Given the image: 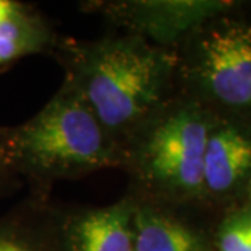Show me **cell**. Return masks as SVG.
I'll use <instances>...</instances> for the list:
<instances>
[{"label":"cell","instance_id":"obj_4","mask_svg":"<svg viewBox=\"0 0 251 251\" xmlns=\"http://www.w3.org/2000/svg\"><path fill=\"white\" fill-rule=\"evenodd\" d=\"M123 34L140 36L163 49L175 50L209 18L229 7L225 1L202 0H92L81 3Z\"/></svg>","mask_w":251,"mask_h":251},{"label":"cell","instance_id":"obj_14","mask_svg":"<svg viewBox=\"0 0 251 251\" xmlns=\"http://www.w3.org/2000/svg\"><path fill=\"white\" fill-rule=\"evenodd\" d=\"M208 251H211V250H208Z\"/></svg>","mask_w":251,"mask_h":251},{"label":"cell","instance_id":"obj_8","mask_svg":"<svg viewBox=\"0 0 251 251\" xmlns=\"http://www.w3.org/2000/svg\"><path fill=\"white\" fill-rule=\"evenodd\" d=\"M131 232L133 251H208L200 234L173 215L168 206L137 197Z\"/></svg>","mask_w":251,"mask_h":251},{"label":"cell","instance_id":"obj_2","mask_svg":"<svg viewBox=\"0 0 251 251\" xmlns=\"http://www.w3.org/2000/svg\"><path fill=\"white\" fill-rule=\"evenodd\" d=\"M4 134L14 175L25 180L32 198L41 201H46L57 181L123 168V148L64 78L34 116L4 127Z\"/></svg>","mask_w":251,"mask_h":251},{"label":"cell","instance_id":"obj_6","mask_svg":"<svg viewBox=\"0 0 251 251\" xmlns=\"http://www.w3.org/2000/svg\"><path fill=\"white\" fill-rule=\"evenodd\" d=\"M134 197L103 206L53 211L57 251H133Z\"/></svg>","mask_w":251,"mask_h":251},{"label":"cell","instance_id":"obj_10","mask_svg":"<svg viewBox=\"0 0 251 251\" xmlns=\"http://www.w3.org/2000/svg\"><path fill=\"white\" fill-rule=\"evenodd\" d=\"M57 39L49 20L29 6L0 24V70L28 56L52 53Z\"/></svg>","mask_w":251,"mask_h":251},{"label":"cell","instance_id":"obj_5","mask_svg":"<svg viewBox=\"0 0 251 251\" xmlns=\"http://www.w3.org/2000/svg\"><path fill=\"white\" fill-rule=\"evenodd\" d=\"M188 72L208 97L234 109L251 105V25L225 23L198 38Z\"/></svg>","mask_w":251,"mask_h":251},{"label":"cell","instance_id":"obj_9","mask_svg":"<svg viewBox=\"0 0 251 251\" xmlns=\"http://www.w3.org/2000/svg\"><path fill=\"white\" fill-rule=\"evenodd\" d=\"M31 201L0 219V251H52L56 247L53 211Z\"/></svg>","mask_w":251,"mask_h":251},{"label":"cell","instance_id":"obj_7","mask_svg":"<svg viewBox=\"0 0 251 251\" xmlns=\"http://www.w3.org/2000/svg\"><path fill=\"white\" fill-rule=\"evenodd\" d=\"M204 193L227 196L251 176V137L233 125L212 126L202 163Z\"/></svg>","mask_w":251,"mask_h":251},{"label":"cell","instance_id":"obj_3","mask_svg":"<svg viewBox=\"0 0 251 251\" xmlns=\"http://www.w3.org/2000/svg\"><path fill=\"white\" fill-rule=\"evenodd\" d=\"M214 123L197 102L171 98L123 147L134 197L171 205L204 193L202 163Z\"/></svg>","mask_w":251,"mask_h":251},{"label":"cell","instance_id":"obj_1","mask_svg":"<svg viewBox=\"0 0 251 251\" xmlns=\"http://www.w3.org/2000/svg\"><path fill=\"white\" fill-rule=\"evenodd\" d=\"M67 80L122 148L172 98L176 50L140 36L59 38L52 50Z\"/></svg>","mask_w":251,"mask_h":251},{"label":"cell","instance_id":"obj_11","mask_svg":"<svg viewBox=\"0 0 251 251\" xmlns=\"http://www.w3.org/2000/svg\"><path fill=\"white\" fill-rule=\"evenodd\" d=\"M216 251H251V204L224 218L215 236Z\"/></svg>","mask_w":251,"mask_h":251},{"label":"cell","instance_id":"obj_12","mask_svg":"<svg viewBox=\"0 0 251 251\" xmlns=\"http://www.w3.org/2000/svg\"><path fill=\"white\" fill-rule=\"evenodd\" d=\"M17 180L14 175L11 163L7 153V145H6V134L4 127L0 126V197L6 193V190Z\"/></svg>","mask_w":251,"mask_h":251},{"label":"cell","instance_id":"obj_13","mask_svg":"<svg viewBox=\"0 0 251 251\" xmlns=\"http://www.w3.org/2000/svg\"><path fill=\"white\" fill-rule=\"evenodd\" d=\"M29 6L18 0H0V24L25 11Z\"/></svg>","mask_w":251,"mask_h":251}]
</instances>
